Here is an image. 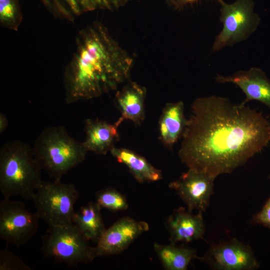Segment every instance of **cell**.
<instances>
[{
	"mask_svg": "<svg viewBox=\"0 0 270 270\" xmlns=\"http://www.w3.org/2000/svg\"><path fill=\"white\" fill-rule=\"evenodd\" d=\"M79 196L74 184L60 180L43 181L32 198L36 212L48 226L73 224L74 206Z\"/></svg>",
	"mask_w": 270,
	"mask_h": 270,
	"instance_id": "6",
	"label": "cell"
},
{
	"mask_svg": "<svg viewBox=\"0 0 270 270\" xmlns=\"http://www.w3.org/2000/svg\"><path fill=\"white\" fill-rule=\"evenodd\" d=\"M200 260L218 270H252L259 266L250 246L236 238L211 245Z\"/></svg>",
	"mask_w": 270,
	"mask_h": 270,
	"instance_id": "9",
	"label": "cell"
},
{
	"mask_svg": "<svg viewBox=\"0 0 270 270\" xmlns=\"http://www.w3.org/2000/svg\"><path fill=\"white\" fill-rule=\"evenodd\" d=\"M40 219L24 202L4 198L0 202V238L7 244L19 247L36 234Z\"/></svg>",
	"mask_w": 270,
	"mask_h": 270,
	"instance_id": "8",
	"label": "cell"
},
{
	"mask_svg": "<svg viewBox=\"0 0 270 270\" xmlns=\"http://www.w3.org/2000/svg\"><path fill=\"white\" fill-rule=\"evenodd\" d=\"M215 80L218 83H232L239 87L246 96L242 104L258 100L270 109V80L260 68L252 67L228 76L217 74Z\"/></svg>",
	"mask_w": 270,
	"mask_h": 270,
	"instance_id": "12",
	"label": "cell"
},
{
	"mask_svg": "<svg viewBox=\"0 0 270 270\" xmlns=\"http://www.w3.org/2000/svg\"><path fill=\"white\" fill-rule=\"evenodd\" d=\"M252 221L255 224L262 225L270 229V196L262 210L254 216Z\"/></svg>",
	"mask_w": 270,
	"mask_h": 270,
	"instance_id": "24",
	"label": "cell"
},
{
	"mask_svg": "<svg viewBox=\"0 0 270 270\" xmlns=\"http://www.w3.org/2000/svg\"><path fill=\"white\" fill-rule=\"evenodd\" d=\"M123 121L120 118L114 123L98 119L85 120V138L82 142L86 150L98 154H106L114 147L119 139L118 127Z\"/></svg>",
	"mask_w": 270,
	"mask_h": 270,
	"instance_id": "15",
	"label": "cell"
},
{
	"mask_svg": "<svg viewBox=\"0 0 270 270\" xmlns=\"http://www.w3.org/2000/svg\"><path fill=\"white\" fill-rule=\"evenodd\" d=\"M101 208L96 202H90L75 212L73 223L88 240L96 243L106 229Z\"/></svg>",
	"mask_w": 270,
	"mask_h": 270,
	"instance_id": "19",
	"label": "cell"
},
{
	"mask_svg": "<svg viewBox=\"0 0 270 270\" xmlns=\"http://www.w3.org/2000/svg\"><path fill=\"white\" fill-rule=\"evenodd\" d=\"M214 180L204 172L188 168L178 179L171 182L169 188L176 191L188 210L203 212L214 193Z\"/></svg>",
	"mask_w": 270,
	"mask_h": 270,
	"instance_id": "10",
	"label": "cell"
},
{
	"mask_svg": "<svg viewBox=\"0 0 270 270\" xmlns=\"http://www.w3.org/2000/svg\"><path fill=\"white\" fill-rule=\"evenodd\" d=\"M41 170L28 144L18 140L4 144L0 148V190L3 197L32 200L43 182Z\"/></svg>",
	"mask_w": 270,
	"mask_h": 270,
	"instance_id": "3",
	"label": "cell"
},
{
	"mask_svg": "<svg viewBox=\"0 0 270 270\" xmlns=\"http://www.w3.org/2000/svg\"><path fill=\"white\" fill-rule=\"evenodd\" d=\"M110 152L118 162L128 167L138 182H156L162 179V172L152 166L144 156L134 152L114 146Z\"/></svg>",
	"mask_w": 270,
	"mask_h": 270,
	"instance_id": "18",
	"label": "cell"
},
{
	"mask_svg": "<svg viewBox=\"0 0 270 270\" xmlns=\"http://www.w3.org/2000/svg\"><path fill=\"white\" fill-rule=\"evenodd\" d=\"M149 229L144 221L124 217L106 228L93 247L95 258L119 254L137 238Z\"/></svg>",
	"mask_w": 270,
	"mask_h": 270,
	"instance_id": "11",
	"label": "cell"
},
{
	"mask_svg": "<svg viewBox=\"0 0 270 270\" xmlns=\"http://www.w3.org/2000/svg\"><path fill=\"white\" fill-rule=\"evenodd\" d=\"M216 0L220 6L219 19L222 28L212 45L213 52L246 40L256 30L260 22L259 16L254 12L253 0H235L232 4Z\"/></svg>",
	"mask_w": 270,
	"mask_h": 270,
	"instance_id": "7",
	"label": "cell"
},
{
	"mask_svg": "<svg viewBox=\"0 0 270 270\" xmlns=\"http://www.w3.org/2000/svg\"><path fill=\"white\" fill-rule=\"evenodd\" d=\"M19 256L8 250H0V270H32Z\"/></svg>",
	"mask_w": 270,
	"mask_h": 270,
	"instance_id": "23",
	"label": "cell"
},
{
	"mask_svg": "<svg viewBox=\"0 0 270 270\" xmlns=\"http://www.w3.org/2000/svg\"><path fill=\"white\" fill-rule=\"evenodd\" d=\"M32 148L42 170L54 180H61L69 170L84 162L88 152L82 142L70 136L62 126L44 128Z\"/></svg>",
	"mask_w": 270,
	"mask_h": 270,
	"instance_id": "4",
	"label": "cell"
},
{
	"mask_svg": "<svg viewBox=\"0 0 270 270\" xmlns=\"http://www.w3.org/2000/svg\"><path fill=\"white\" fill-rule=\"evenodd\" d=\"M202 214L198 212L193 214L182 207L175 210L166 222L171 243L188 242L202 238L205 232Z\"/></svg>",
	"mask_w": 270,
	"mask_h": 270,
	"instance_id": "14",
	"label": "cell"
},
{
	"mask_svg": "<svg viewBox=\"0 0 270 270\" xmlns=\"http://www.w3.org/2000/svg\"><path fill=\"white\" fill-rule=\"evenodd\" d=\"M8 125V120L4 114L0 113V133L2 134L6 130Z\"/></svg>",
	"mask_w": 270,
	"mask_h": 270,
	"instance_id": "26",
	"label": "cell"
},
{
	"mask_svg": "<svg viewBox=\"0 0 270 270\" xmlns=\"http://www.w3.org/2000/svg\"><path fill=\"white\" fill-rule=\"evenodd\" d=\"M178 155L188 168L216 178L244 165L270 142L262 113L228 98L210 96L191 106Z\"/></svg>",
	"mask_w": 270,
	"mask_h": 270,
	"instance_id": "1",
	"label": "cell"
},
{
	"mask_svg": "<svg viewBox=\"0 0 270 270\" xmlns=\"http://www.w3.org/2000/svg\"><path fill=\"white\" fill-rule=\"evenodd\" d=\"M170 6L176 9L182 8L186 6L196 3L202 0H164Z\"/></svg>",
	"mask_w": 270,
	"mask_h": 270,
	"instance_id": "25",
	"label": "cell"
},
{
	"mask_svg": "<svg viewBox=\"0 0 270 270\" xmlns=\"http://www.w3.org/2000/svg\"><path fill=\"white\" fill-rule=\"evenodd\" d=\"M96 202L101 209L114 212L126 210L128 206L126 197L112 188H106L98 192Z\"/></svg>",
	"mask_w": 270,
	"mask_h": 270,
	"instance_id": "22",
	"label": "cell"
},
{
	"mask_svg": "<svg viewBox=\"0 0 270 270\" xmlns=\"http://www.w3.org/2000/svg\"><path fill=\"white\" fill-rule=\"evenodd\" d=\"M64 74L65 100L74 103L116 90L130 74L134 60L98 22L82 28Z\"/></svg>",
	"mask_w": 270,
	"mask_h": 270,
	"instance_id": "2",
	"label": "cell"
},
{
	"mask_svg": "<svg viewBox=\"0 0 270 270\" xmlns=\"http://www.w3.org/2000/svg\"><path fill=\"white\" fill-rule=\"evenodd\" d=\"M54 16L72 21L81 14L96 10L114 11L130 0H40Z\"/></svg>",
	"mask_w": 270,
	"mask_h": 270,
	"instance_id": "13",
	"label": "cell"
},
{
	"mask_svg": "<svg viewBox=\"0 0 270 270\" xmlns=\"http://www.w3.org/2000/svg\"><path fill=\"white\" fill-rule=\"evenodd\" d=\"M41 252L44 257L68 266L88 264L95 258L93 247L74 223L48 226L42 236Z\"/></svg>",
	"mask_w": 270,
	"mask_h": 270,
	"instance_id": "5",
	"label": "cell"
},
{
	"mask_svg": "<svg viewBox=\"0 0 270 270\" xmlns=\"http://www.w3.org/2000/svg\"><path fill=\"white\" fill-rule=\"evenodd\" d=\"M154 250L164 268L168 270H186L192 260L201 258L194 249L176 246L175 244L155 243Z\"/></svg>",
	"mask_w": 270,
	"mask_h": 270,
	"instance_id": "20",
	"label": "cell"
},
{
	"mask_svg": "<svg viewBox=\"0 0 270 270\" xmlns=\"http://www.w3.org/2000/svg\"><path fill=\"white\" fill-rule=\"evenodd\" d=\"M182 101L166 103L158 122L159 138L165 146L172 148L182 138L187 120Z\"/></svg>",
	"mask_w": 270,
	"mask_h": 270,
	"instance_id": "17",
	"label": "cell"
},
{
	"mask_svg": "<svg viewBox=\"0 0 270 270\" xmlns=\"http://www.w3.org/2000/svg\"><path fill=\"white\" fill-rule=\"evenodd\" d=\"M22 20L18 0H0V23L2 26L18 30Z\"/></svg>",
	"mask_w": 270,
	"mask_h": 270,
	"instance_id": "21",
	"label": "cell"
},
{
	"mask_svg": "<svg viewBox=\"0 0 270 270\" xmlns=\"http://www.w3.org/2000/svg\"><path fill=\"white\" fill-rule=\"evenodd\" d=\"M268 178L270 180V176H268Z\"/></svg>",
	"mask_w": 270,
	"mask_h": 270,
	"instance_id": "27",
	"label": "cell"
},
{
	"mask_svg": "<svg viewBox=\"0 0 270 270\" xmlns=\"http://www.w3.org/2000/svg\"><path fill=\"white\" fill-rule=\"evenodd\" d=\"M145 87L130 82L116 94L115 102L121 113L120 118L140 124L145 118Z\"/></svg>",
	"mask_w": 270,
	"mask_h": 270,
	"instance_id": "16",
	"label": "cell"
}]
</instances>
